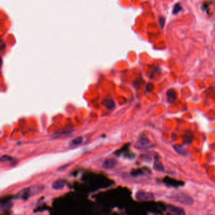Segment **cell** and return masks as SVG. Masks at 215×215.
I'll use <instances>...</instances> for the list:
<instances>
[{
	"mask_svg": "<svg viewBox=\"0 0 215 215\" xmlns=\"http://www.w3.org/2000/svg\"><path fill=\"white\" fill-rule=\"evenodd\" d=\"M172 199L175 201L179 202L186 206H191L194 203L193 199L189 196L184 193H178L175 194L173 196Z\"/></svg>",
	"mask_w": 215,
	"mask_h": 215,
	"instance_id": "1",
	"label": "cell"
},
{
	"mask_svg": "<svg viewBox=\"0 0 215 215\" xmlns=\"http://www.w3.org/2000/svg\"><path fill=\"white\" fill-rule=\"evenodd\" d=\"M164 183L169 186V187H173V188H177L180 186H183L184 185V182L180 181H177L175 179L170 178V177H165L163 178Z\"/></svg>",
	"mask_w": 215,
	"mask_h": 215,
	"instance_id": "2",
	"label": "cell"
},
{
	"mask_svg": "<svg viewBox=\"0 0 215 215\" xmlns=\"http://www.w3.org/2000/svg\"><path fill=\"white\" fill-rule=\"evenodd\" d=\"M151 145V142L149 139L146 138H142L138 141L136 142V147L139 149L148 148Z\"/></svg>",
	"mask_w": 215,
	"mask_h": 215,
	"instance_id": "3",
	"label": "cell"
},
{
	"mask_svg": "<svg viewBox=\"0 0 215 215\" xmlns=\"http://www.w3.org/2000/svg\"><path fill=\"white\" fill-rule=\"evenodd\" d=\"M117 161L114 158H109L105 160L103 164H102V167L105 169L109 170V169H112L114 168L116 165H117Z\"/></svg>",
	"mask_w": 215,
	"mask_h": 215,
	"instance_id": "4",
	"label": "cell"
},
{
	"mask_svg": "<svg viewBox=\"0 0 215 215\" xmlns=\"http://www.w3.org/2000/svg\"><path fill=\"white\" fill-rule=\"evenodd\" d=\"M136 198L139 200H150L154 199V196L150 192H139L136 194Z\"/></svg>",
	"mask_w": 215,
	"mask_h": 215,
	"instance_id": "5",
	"label": "cell"
},
{
	"mask_svg": "<svg viewBox=\"0 0 215 215\" xmlns=\"http://www.w3.org/2000/svg\"><path fill=\"white\" fill-rule=\"evenodd\" d=\"M167 210L172 214H177V215H184L186 214L185 211L183 209L176 207L172 205H168L167 206Z\"/></svg>",
	"mask_w": 215,
	"mask_h": 215,
	"instance_id": "6",
	"label": "cell"
},
{
	"mask_svg": "<svg viewBox=\"0 0 215 215\" xmlns=\"http://www.w3.org/2000/svg\"><path fill=\"white\" fill-rule=\"evenodd\" d=\"M177 93L173 89H169L167 92V100L169 103H173L177 99Z\"/></svg>",
	"mask_w": 215,
	"mask_h": 215,
	"instance_id": "7",
	"label": "cell"
},
{
	"mask_svg": "<svg viewBox=\"0 0 215 215\" xmlns=\"http://www.w3.org/2000/svg\"><path fill=\"white\" fill-rule=\"evenodd\" d=\"M66 185V182L62 179H58L52 184V188L55 190L62 189Z\"/></svg>",
	"mask_w": 215,
	"mask_h": 215,
	"instance_id": "8",
	"label": "cell"
},
{
	"mask_svg": "<svg viewBox=\"0 0 215 215\" xmlns=\"http://www.w3.org/2000/svg\"><path fill=\"white\" fill-rule=\"evenodd\" d=\"M102 104L108 109L112 110L115 108V102L112 99H105L102 102Z\"/></svg>",
	"mask_w": 215,
	"mask_h": 215,
	"instance_id": "9",
	"label": "cell"
},
{
	"mask_svg": "<svg viewBox=\"0 0 215 215\" xmlns=\"http://www.w3.org/2000/svg\"><path fill=\"white\" fill-rule=\"evenodd\" d=\"M153 168L157 171H160V172L164 171V167H163L162 163H161V162L159 160V159L157 157H155Z\"/></svg>",
	"mask_w": 215,
	"mask_h": 215,
	"instance_id": "10",
	"label": "cell"
},
{
	"mask_svg": "<svg viewBox=\"0 0 215 215\" xmlns=\"http://www.w3.org/2000/svg\"><path fill=\"white\" fill-rule=\"evenodd\" d=\"M175 150L178 153L181 155H187V152L186 151V150L184 148V147L182 146H180V145H175L173 147Z\"/></svg>",
	"mask_w": 215,
	"mask_h": 215,
	"instance_id": "11",
	"label": "cell"
},
{
	"mask_svg": "<svg viewBox=\"0 0 215 215\" xmlns=\"http://www.w3.org/2000/svg\"><path fill=\"white\" fill-rule=\"evenodd\" d=\"M82 142H83V138L81 136H78L71 141V142H70V145L78 146V145H80Z\"/></svg>",
	"mask_w": 215,
	"mask_h": 215,
	"instance_id": "12",
	"label": "cell"
},
{
	"mask_svg": "<svg viewBox=\"0 0 215 215\" xmlns=\"http://www.w3.org/2000/svg\"><path fill=\"white\" fill-rule=\"evenodd\" d=\"M182 10V7L181 6V5L179 3H177L176 5H175L173 9V14L174 15H177L178 14L179 12H180Z\"/></svg>",
	"mask_w": 215,
	"mask_h": 215,
	"instance_id": "13",
	"label": "cell"
},
{
	"mask_svg": "<svg viewBox=\"0 0 215 215\" xmlns=\"http://www.w3.org/2000/svg\"><path fill=\"white\" fill-rule=\"evenodd\" d=\"M12 160V158L8 155H3L1 157V162H10Z\"/></svg>",
	"mask_w": 215,
	"mask_h": 215,
	"instance_id": "14",
	"label": "cell"
},
{
	"mask_svg": "<svg viewBox=\"0 0 215 215\" xmlns=\"http://www.w3.org/2000/svg\"><path fill=\"white\" fill-rule=\"evenodd\" d=\"M165 23V19L163 17H160L159 18V24L162 28H163Z\"/></svg>",
	"mask_w": 215,
	"mask_h": 215,
	"instance_id": "15",
	"label": "cell"
},
{
	"mask_svg": "<svg viewBox=\"0 0 215 215\" xmlns=\"http://www.w3.org/2000/svg\"><path fill=\"white\" fill-rule=\"evenodd\" d=\"M192 135L190 134H188V137L187 138H185V140H184V142L185 143H188V144H189V143H190L191 141H192V137H191V138H190V136H191Z\"/></svg>",
	"mask_w": 215,
	"mask_h": 215,
	"instance_id": "16",
	"label": "cell"
}]
</instances>
